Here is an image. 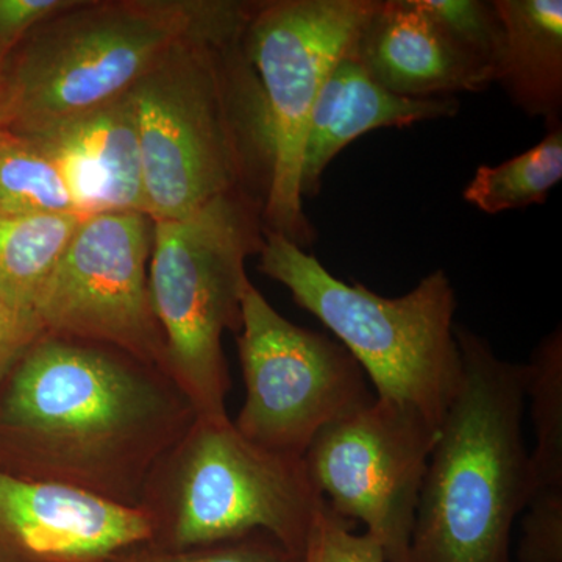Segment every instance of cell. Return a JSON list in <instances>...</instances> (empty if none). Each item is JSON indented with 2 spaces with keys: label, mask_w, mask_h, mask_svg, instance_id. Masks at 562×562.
I'll use <instances>...</instances> for the list:
<instances>
[{
  "label": "cell",
  "mask_w": 562,
  "mask_h": 562,
  "mask_svg": "<svg viewBox=\"0 0 562 562\" xmlns=\"http://www.w3.org/2000/svg\"><path fill=\"white\" fill-rule=\"evenodd\" d=\"M198 416L157 366L43 333L0 382V472L139 508L151 472Z\"/></svg>",
  "instance_id": "1"
},
{
  "label": "cell",
  "mask_w": 562,
  "mask_h": 562,
  "mask_svg": "<svg viewBox=\"0 0 562 562\" xmlns=\"http://www.w3.org/2000/svg\"><path fill=\"white\" fill-rule=\"evenodd\" d=\"M244 29L184 41L131 91L151 221L179 220L233 191L266 201L271 151Z\"/></svg>",
  "instance_id": "2"
},
{
  "label": "cell",
  "mask_w": 562,
  "mask_h": 562,
  "mask_svg": "<svg viewBox=\"0 0 562 562\" xmlns=\"http://www.w3.org/2000/svg\"><path fill=\"white\" fill-rule=\"evenodd\" d=\"M460 387L439 425L417 503L408 562H513L528 495L525 364L454 327Z\"/></svg>",
  "instance_id": "3"
},
{
  "label": "cell",
  "mask_w": 562,
  "mask_h": 562,
  "mask_svg": "<svg viewBox=\"0 0 562 562\" xmlns=\"http://www.w3.org/2000/svg\"><path fill=\"white\" fill-rule=\"evenodd\" d=\"M254 2L77 0L2 69L7 127L27 135L131 92L184 41L241 31Z\"/></svg>",
  "instance_id": "4"
},
{
  "label": "cell",
  "mask_w": 562,
  "mask_h": 562,
  "mask_svg": "<svg viewBox=\"0 0 562 562\" xmlns=\"http://www.w3.org/2000/svg\"><path fill=\"white\" fill-rule=\"evenodd\" d=\"M258 269L338 338L379 398L413 406L441 425L460 387L457 292L443 269L401 297L346 283L280 233L266 232Z\"/></svg>",
  "instance_id": "5"
},
{
  "label": "cell",
  "mask_w": 562,
  "mask_h": 562,
  "mask_svg": "<svg viewBox=\"0 0 562 562\" xmlns=\"http://www.w3.org/2000/svg\"><path fill=\"white\" fill-rule=\"evenodd\" d=\"M262 209L261 195L241 190L179 220L154 221L149 286L168 372L202 417L228 416L222 336L241 328L246 261L265 244Z\"/></svg>",
  "instance_id": "6"
},
{
  "label": "cell",
  "mask_w": 562,
  "mask_h": 562,
  "mask_svg": "<svg viewBox=\"0 0 562 562\" xmlns=\"http://www.w3.org/2000/svg\"><path fill=\"white\" fill-rule=\"evenodd\" d=\"M322 497L302 458L262 449L231 417L198 416L151 472V546L190 549L265 531L303 554Z\"/></svg>",
  "instance_id": "7"
},
{
  "label": "cell",
  "mask_w": 562,
  "mask_h": 562,
  "mask_svg": "<svg viewBox=\"0 0 562 562\" xmlns=\"http://www.w3.org/2000/svg\"><path fill=\"white\" fill-rule=\"evenodd\" d=\"M380 0L254 2L244 50L265 105L271 179L262 209L266 232L305 249L317 233L303 210L301 172L314 103Z\"/></svg>",
  "instance_id": "8"
},
{
  "label": "cell",
  "mask_w": 562,
  "mask_h": 562,
  "mask_svg": "<svg viewBox=\"0 0 562 562\" xmlns=\"http://www.w3.org/2000/svg\"><path fill=\"white\" fill-rule=\"evenodd\" d=\"M236 335L246 401L233 425L262 449L303 458L322 430L375 401L341 342L292 324L251 281Z\"/></svg>",
  "instance_id": "9"
},
{
  "label": "cell",
  "mask_w": 562,
  "mask_h": 562,
  "mask_svg": "<svg viewBox=\"0 0 562 562\" xmlns=\"http://www.w3.org/2000/svg\"><path fill=\"white\" fill-rule=\"evenodd\" d=\"M439 427L413 406L375 397L322 430L302 458L314 490L360 522L387 562H408L417 503Z\"/></svg>",
  "instance_id": "10"
},
{
  "label": "cell",
  "mask_w": 562,
  "mask_h": 562,
  "mask_svg": "<svg viewBox=\"0 0 562 562\" xmlns=\"http://www.w3.org/2000/svg\"><path fill=\"white\" fill-rule=\"evenodd\" d=\"M151 238L144 213L83 217L36 303L41 335L105 344L168 372L149 286Z\"/></svg>",
  "instance_id": "11"
},
{
  "label": "cell",
  "mask_w": 562,
  "mask_h": 562,
  "mask_svg": "<svg viewBox=\"0 0 562 562\" xmlns=\"http://www.w3.org/2000/svg\"><path fill=\"white\" fill-rule=\"evenodd\" d=\"M150 542L140 508L0 472V562H102Z\"/></svg>",
  "instance_id": "12"
},
{
  "label": "cell",
  "mask_w": 562,
  "mask_h": 562,
  "mask_svg": "<svg viewBox=\"0 0 562 562\" xmlns=\"http://www.w3.org/2000/svg\"><path fill=\"white\" fill-rule=\"evenodd\" d=\"M25 136L57 165L81 220L106 213L147 214L132 92Z\"/></svg>",
  "instance_id": "13"
},
{
  "label": "cell",
  "mask_w": 562,
  "mask_h": 562,
  "mask_svg": "<svg viewBox=\"0 0 562 562\" xmlns=\"http://www.w3.org/2000/svg\"><path fill=\"white\" fill-rule=\"evenodd\" d=\"M350 50L376 83L403 98H454L494 83L490 70L449 38L424 0H380Z\"/></svg>",
  "instance_id": "14"
},
{
  "label": "cell",
  "mask_w": 562,
  "mask_h": 562,
  "mask_svg": "<svg viewBox=\"0 0 562 562\" xmlns=\"http://www.w3.org/2000/svg\"><path fill=\"white\" fill-rule=\"evenodd\" d=\"M350 49L336 63L314 103L303 149V201L319 194L328 165L366 133L447 120L460 111L457 98L412 99L387 91L369 76Z\"/></svg>",
  "instance_id": "15"
},
{
  "label": "cell",
  "mask_w": 562,
  "mask_h": 562,
  "mask_svg": "<svg viewBox=\"0 0 562 562\" xmlns=\"http://www.w3.org/2000/svg\"><path fill=\"white\" fill-rule=\"evenodd\" d=\"M536 447L517 562H562V331L550 333L525 364Z\"/></svg>",
  "instance_id": "16"
},
{
  "label": "cell",
  "mask_w": 562,
  "mask_h": 562,
  "mask_svg": "<svg viewBox=\"0 0 562 562\" xmlns=\"http://www.w3.org/2000/svg\"><path fill=\"white\" fill-rule=\"evenodd\" d=\"M505 40L494 83L517 109L542 117L547 128L561 127V0H494Z\"/></svg>",
  "instance_id": "17"
},
{
  "label": "cell",
  "mask_w": 562,
  "mask_h": 562,
  "mask_svg": "<svg viewBox=\"0 0 562 562\" xmlns=\"http://www.w3.org/2000/svg\"><path fill=\"white\" fill-rule=\"evenodd\" d=\"M80 221L76 214L0 211V295L35 324V306L41 292Z\"/></svg>",
  "instance_id": "18"
},
{
  "label": "cell",
  "mask_w": 562,
  "mask_h": 562,
  "mask_svg": "<svg viewBox=\"0 0 562 562\" xmlns=\"http://www.w3.org/2000/svg\"><path fill=\"white\" fill-rule=\"evenodd\" d=\"M562 179V127L497 166H479L462 198L486 214L542 205Z\"/></svg>",
  "instance_id": "19"
},
{
  "label": "cell",
  "mask_w": 562,
  "mask_h": 562,
  "mask_svg": "<svg viewBox=\"0 0 562 562\" xmlns=\"http://www.w3.org/2000/svg\"><path fill=\"white\" fill-rule=\"evenodd\" d=\"M0 211L76 214L57 165L29 136L0 127Z\"/></svg>",
  "instance_id": "20"
},
{
  "label": "cell",
  "mask_w": 562,
  "mask_h": 562,
  "mask_svg": "<svg viewBox=\"0 0 562 562\" xmlns=\"http://www.w3.org/2000/svg\"><path fill=\"white\" fill-rule=\"evenodd\" d=\"M424 3L449 38L473 61L490 70L494 81L505 40L501 14L494 2L424 0Z\"/></svg>",
  "instance_id": "21"
},
{
  "label": "cell",
  "mask_w": 562,
  "mask_h": 562,
  "mask_svg": "<svg viewBox=\"0 0 562 562\" xmlns=\"http://www.w3.org/2000/svg\"><path fill=\"white\" fill-rule=\"evenodd\" d=\"M102 562H302V554L292 552L269 532L258 531L232 541L190 549H165L144 543Z\"/></svg>",
  "instance_id": "22"
},
{
  "label": "cell",
  "mask_w": 562,
  "mask_h": 562,
  "mask_svg": "<svg viewBox=\"0 0 562 562\" xmlns=\"http://www.w3.org/2000/svg\"><path fill=\"white\" fill-rule=\"evenodd\" d=\"M302 562H387L371 536L357 535L322 498L303 549Z\"/></svg>",
  "instance_id": "23"
},
{
  "label": "cell",
  "mask_w": 562,
  "mask_h": 562,
  "mask_svg": "<svg viewBox=\"0 0 562 562\" xmlns=\"http://www.w3.org/2000/svg\"><path fill=\"white\" fill-rule=\"evenodd\" d=\"M76 3L77 0H0V69L36 27Z\"/></svg>",
  "instance_id": "24"
},
{
  "label": "cell",
  "mask_w": 562,
  "mask_h": 562,
  "mask_svg": "<svg viewBox=\"0 0 562 562\" xmlns=\"http://www.w3.org/2000/svg\"><path fill=\"white\" fill-rule=\"evenodd\" d=\"M41 335L38 325L22 316L0 295V382L22 351Z\"/></svg>",
  "instance_id": "25"
},
{
  "label": "cell",
  "mask_w": 562,
  "mask_h": 562,
  "mask_svg": "<svg viewBox=\"0 0 562 562\" xmlns=\"http://www.w3.org/2000/svg\"><path fill=\"white\" fill-rule=\"evenodd\" d=\"M0 127H7L5 91H3L2 69H0Z\"/></svg>",
  "instance_id": "26"
}]
</instances>
